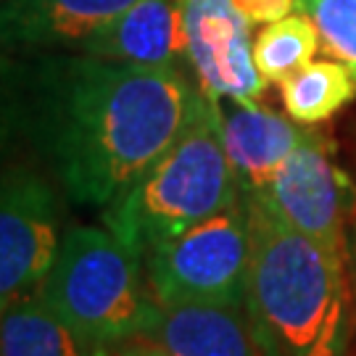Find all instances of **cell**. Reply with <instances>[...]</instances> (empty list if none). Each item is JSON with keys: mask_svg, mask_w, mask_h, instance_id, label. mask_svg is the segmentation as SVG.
<instances>
[{"mask_svg": "<svg viewBox=\"0 0 356 356\" xmlns=\"http://www.w3.org/2000/svg\"><path fill=\"white\" fill-rule=\"evenodd\" d=\"M195 95L179 66L0 53V159L35 164L72 204L103 209L172 145Z\"/></svg>", "mask_w": 356, "mask_h": 356, "instance_id": "cell-1", "label": "cell"}, {"mask_svg": "<svg viewBox=\"0 0 356 356\" xmlns=\"http://www.w3.org/2000/svg\"><path fill=\"white\" fill-rule=\"evenodd\" d=\"M251 229L245 309L264 356H343L351 285L341 256L241 195Z\"/></svg>", "mask_w": 356, "mask_h": 356, "instance_id": "cell-2", "label": "cell"}, {"mask_svg": "<svg viewBox=\"0 0 356 356\" xmlns=\"http://www.w3.org/2000/svg\"><path fill=\"white\" fill-rule=\"evenodd\" d=\"M238 201L241 185L222 145L216 111L198 88L182 132L140 177L103 206L101 219L103 227L143 259L156 243Z\"/></svg>", "mask_w": 356, "mask_h": 356, "instance_id": "cell-3", "label": "cell"}, {"mask_svg": "<svg viewBox=\"0 0 356 356\" xmlns=\"http://www.w3.org/2000/svg\"><path fill=\"white\" fill-rule=\"evenodd\" d=\"M143 269L140 256L114 232L72 225L38 293L85 341L111 346L148 335L159 319Z\"/></svg>", "mask_w": 356, "mask_h": 356, "instance_id": "cell-4", "label": "cell"}, {"mask_svg": "<svg viewBox=\"0 0 356 356\" xmlns=\"http://www.w3.org/2000/svg\"><path fill=\"white\" fill-rule=\"evenodd\" d=\"M156 304H229L248 296L251 229L243 201L156 243L143 256Z\"/></svg>", "mask_w": 356, "mask_h": 356, "instance_id": "cell-5", "label": "cell"}, {"mask_svg": "<svg viewBox=\"0 0 356 356\" xmlns=\"http://www.w3.org/2000/svg\"><path fill=\"white\" fill-rule=\"evenodd\" d=\"M61 188L26 161L0 169V314L35 296L61 248Z\"/></svg>", "mask_w": 356, "mask_h": 356, "instance_id": "cell-6", "label": "cell"}, {"mask_svg": "<svg viewBox=\"0 0 356 356\" xmlns=\"http://www.w3.org/2000/svg\"><path fill=\"white\" fill-rule=\"evenodd\" d=\"M351 182L332 159V145L325 135L306 129L304 140L277 166V172L259 193L251 195L312 238L330 254L348 259L346 254V209H348Z\"/></svg>", "mask_w": 356, "mask_h": 356, "instance_id": "cell-7", "label": "cell"}, {"mask_svg": "<svg viewBox=\"0 0 356 356\" xmlns=\"http://www.w3.org/2000/svg\"><path fill=\"white\" fill-rule=\"evenodd\" d=\"M185 56L211 98H259L264 76L254 61L251 22L232 0H177Z\"/></svg>", "mask_w": 356, "mask_h": 356, "instance_id": "cell-8", "label": "cell"}, {"mask_svg": "<svg viewBox=\"0 0 356 356\" xmlns=\"http://www.w3.org/2000/svg\"><path fill=\"white\" fill-rule=\"evenodd\" d=\"M135 0H0V53L79 51Z\"/></svg>", "mask_w": 356, "mask_h": 356, "instance_id": "cell-9", "label": "cell"}, {"mask_svg": "<svg viewBox=\"0 0 356 356\" xmlns=\"http://www.w3.org/2000/svg\"><path fill=\"white\" fill-rule=\"evenodd\" d=\"M222 145L241 193H259L277 172V166L304 140L306 129L291 119L254 103V98H211Z\"/></svg>", "mask_w": 356, "mask_h": 356, "instance_id": "cell-10", "label": "cell"}, {"mask_svg": "<svg viewBox=\"0 0 356 356\" xmlns=\"http://www.w3.org/2000/svg\"><path fill=\"white\" fill-rule=\"evenodd\" d=\"M79 53L138 66H177L185 56V35L177 0H135L129 8L95 29Z\"/></svg>", "mask_w": 356, "mask_h": 356, "instance_id": "cell-11", "label": "cell"}, {"mask_svg": "<svg viewBox=\"0 0 356 356\" xmlns=\"http://www.w3.org/2000/svg\"><path fill=\"white\" fill-rule=\"evenodd\" d=\"M148 338L169 356H264L245 304H159Z\"/></svg>", "mask_w": 356, "mask_h": 356, "instance_id": "cell-12", "label": "cell"}, {"mask_svg": "<svg viewBox=\"0 0 356 356\" xmlns=\"http://www.w3.org/2000/svg\"><path fill=\"white\" fill-rule=\"evenodd\" d=\"M0 356H95V346L35 293L0 314Z\"/></svg>", "mask_w": 356, "mask_h": 356, "instance_id": "cell-13", "label": "cell"}, {"mask_svg": "<svg viewBox=\"0 0 356 356\" xmlns=\"http://www.w3.org/2000/svg\"><path fill=\"white\" fill-rule=\"evenodd\" d=\"M282 103L293 122L319 124L338 114L356 95V76L346 64L312 61L280 82Z\"/></svg>", "mask_w": 356, "mask_h": 356, "instance_id": "cell-14", "label": "cell"}, {"mask_svg": "<svg viewBox=\"0 0 356 356\" xmlns=\"http://www.w3.org/2000/svg\"><path fill=\"white\" fill-rule=\"evenodd\" d=\"M319 29L309 13H291L267 24L254 40V61L267 82H285L312 64L319 48Z\"/></svg>", "mask_w": 356, "mask_h": 356, "instance_id": "cell-15", "label": "cell"}, {"mask_svg": "<svg viewBox=\"0 0 356 356\" xmlns=\"http://www.w3.org/2000/svg\"><path fill=\"white\" fill-rule=\"evenodd\" d=\"M312 16L325 48L356 76V0H296Z\"/></svg>", "mask_w": 356, "mask_h": 356, "instance_id": "cell-16", "label": "cell"}, {"mask_svg": "<svg viewBox=\"0 0 356 356\" xmlns=\"http://www.w3.org/2000/svg\"><path fill=\"white\" fill-rule=\"evenodd\" d=\"M235 8L251 22V24H272L291 16L296 0H232Z\"/></svg>", "mask_w": 356, "mask_h": 356, "instance_id": "cell-17", "label": "cell"}, {"mask_svg": "<svg viewBox=\"0 0 356 356\" xmlns=\"http://www.w3.org/2000/svg\"><path fill=\"white\" fill-rule=\"evenodd\" d=\"M95 356H169L161 346L151 341L148 335L127 338L111 346H95Z\"/></svg>", "mask_w": 356, "mask_h": 356, "instance_id": "cell-18", "label": "cell"}]
</instances>
